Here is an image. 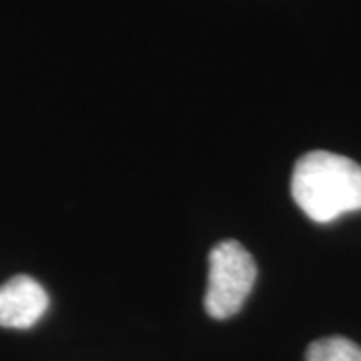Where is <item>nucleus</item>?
<instances>
[{"label": "nucleus", "instance_id": "1", "mask_svg": "<svg viewBox=\"0 0 361 361\" xmlns=\"http://www.w3.org/2000/svg\"><path fill=\"white\" fill-rule=\"evenodd\" d=\"M291 195L315 223H331L361 209V165L329 151H311L295 163Z\"/></svg>", "mask_w": 361, "mask_h": 361}, {"label": "nucleus", "instance_id": "2", "mask_svg": "<svg viewBox=\"0 0 361 361\" xmlns=\"http://www.w3.org/2000/svg\"><path fill=\"white\" fill-rule=\"evenodd\" d=\"M257 279V265L239 241H221L209 253L205 311L213 319H229L243 307Z\"/></svg>", "mask_w": 361, "mask_h": 361}, {"label": "nucleus", "instance_id": "3", "mask_svg": "<svg viewBox=\"0 0 361 361\" xmlns=\"http://www.w3.org/2000/svg\"><path fill=\"white\" fill-rule=\"evenodd\" d=\"M49 310L44 287L30 275H14L0 285V327L30 329Z\"/></svg>", "mask_w": 361, "mask_h": 361}, {"label": "nucleus", "instance_id": "4", "mask_svg": "<svg viewBox=\"0 0 361 361\" xmlns=\"http://www.w3.org/2000/svg\"><path fill=\"white\" fill-rule=\"evenodd\" d=\"M305 361H361V348L345 337H323L307 348Z\"/></svg>", "mask_w": 361, "mask_h": 361}]
</instances>
